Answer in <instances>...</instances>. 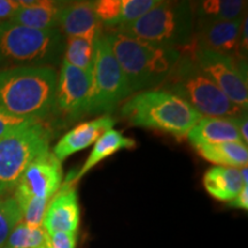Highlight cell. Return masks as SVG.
Segmentation results:
<instances>
[{"instance_id":"cell-7","label":"cell","mask_w":248,"mask_h":248,"mask_svg":"<svg viewBox=\"0 0 248 248\" xmlns=\"http://www.w3.org/2000/svg\"><path fill=\"white\" fill-rule=\"evenodd\" d=\"M51 131L35 122L0 138V197L15 190L33 160L49 151Z\"/></svg>"},{"instance_id":"cell-3","label":"cell","mask_w":248,"mask_h":248,"mask_svg":"<svg viewBox=\"0 0 248 248\" xmlns=\"http://www.w3.org/2000/svg\"><path fill=\"white\" fill-rule=\"evenodd\" d=\"M132 125L169 133L177 139L187 136L201 117L185 100L163 90L136 93L121 109Z\"/></svg>"},{"instance_id":"cell-4","label":"cell","mask_w":248,"mask_h":248,"mask_svg":"<svg viewBox=\"0 0 248 248\" xmlns=\"http://www.w3.org/2000/svg\"><path fill=\"white\" fill-rule=\"evenodd\" d=\"M66 39L59 29L36 30L9 21L0 22V70L52 67L63 58Z\"/></svg>"},{"instance_id":"cell-28","label":"cell","mask_w":248,"mask_h":248,"mask_svg":"<svg viewBox=\"0 0 248 248\" xmlns=\"http://www.w3.org/2000/svg\"><path fill=\"white\" fill-rule=\"evenodd\" d=\"M35 122H38V121L14 116L0 108V138L5 137V136L15 131V130L23 128V126Z\"/></svg>"},{"instance_id":"cell-23","label":"cell","mask_w":248,"mask_h":248,"mask_svg":"<svg viewBox=\"0 0 248 248\" xmlns=\"http://www.w3.org/2000/svg\"><path fill=\"white\" fill-rule=\"evenodd\" d=\"M47 232L43 226H30L20 222L6 241L5 248H40L46 246Z\"/></svg>"},{"instance_id":"cell-26","label":"cell","mask_w":248,"mask_h":248,"mask_svg":"<svg viewBox=\"0 0 248 248\" xmlns=\"http://www.w3.org/2000/svg\"><path fill=\"white\" fill-rule=\"evenodd\" d=\"M159 1L160 0H121L120 26L117 28L137 21L159 4Z\"/></svg>"},{"instance_id":"cell-30","label":"cell","mask_w":248,"mask_h":248,"mask_svg":"<svg viewBox=\"0 0 248 248\" xmlns=\"http://www.w3.org/2000/svg\"><path fill=\"white\" fill-rule=\"evenodd\" d=\"M21 7V1L0 0V21H8Z\"/></svg>"},{"instance_id":"cell-1","label":"cell","mask_w":248,"mask_h":248,"mask_svg":"<svg viewBox=\"0 0 248 248\" xmlns=\"http://www.w3.org/2000/svg\"><path fill=\"white\" fill-rule=\"evenodd\" d=\"M58 73L52 67L0 70V108L17 117L40 121L54 113Z\"/></svg>"},{"instance_id":"cell-33","label":"cell","mask_w":248,"mask_h":248,"mask_svg":"<svg viewBox=\"0 0 248 248\" xmlns=\"http://www.w3.org/2000/svg\"><path fill=\"white\" fill-rule=\"evenodd\" d=\"M239 172H240L241 179H243V182H244V185L247 186V183H248V178H247L248 169H247V166L246 167H243V168H240L239 169Z\"/></svg>"},{"instance_id":"cell-18","label":"cell","mask_w":248,"mask_h":248,"mask_svg":"<svg viewBox=\"0 0 248 248\" xmlns=\"http://www.w3.org/2000/svg\"><path fill=\"white\" fill-rule=\"evenodd\" d=\"M206 191L219 201L230 202L245 187L239 169L216 166L208 169L203 176Z\"/></svg>"},{"instance_id":"cell-6","label":"cell","mask_w":248,"mask_h":248,"mask_svg":"<svg viewBox=\"0 0 248 248\" xmlns=\"http://www.w3.org/2000/svg\"><path fill=\"white\" fill-rule=\"evenodd\" d=\"M160 90L182 98L201 116L237 119L246 114L214 84L187 52L182 53Z\"/></svg>"},{"instance_id":"cell-32","label":"cell","mask_w":248,"mask_h":248,"mask_svg":"<svg viewBox=\"0 0 248 248\" xmlns=\"http://www.w3.org/2000/svg\"><path fill=\"white\" fill-rule=\"evenodd\" d=\"M234 122H235V124H237L238 130H239L240 137H241V139H243V142L245 145H247V141H248L247 114H244V115H241L240 117H237V119H234Z\"/></svg>"},{"instance_id":"cell-16","label":"cell","mask_w":248,"mask_h":248,"mask_svg":"<svg viewBox=\"0 0 248 248\" xmlns=\"http://www.w3.org/2000/svg\"><path fill=\"white\" fill-rule=\"evenodd\" d=\"M186 137L194 147L222 142H243L234 119L225 117H201Z\"/></svg>"},{"instance_id":"cell-31","label":"cell","mask_w":248,"mask_h":248,"mask_svg":"<svg viewBox=\"0 0 248 248\" xmlns=\"http://www.w3.org/2000/svg\"><path fill=\"white\" fill-rule=\"evenodd\" d=\"M231 207L233 208H240V209H248V188L247 186H245L243 190L240 191V193L234 198L233 200L229 202Z\"/></svg>"},{"instance_id":"cell-17","label":"cell","mask_w":248,"mask_h":248,"mask_svg":"<svg viewBox=\"0 0 248 248\" xmlns=\"http://www.w3.org/2000/svg\"><path fill=\"white\" fill-rule=\"evenodd\" d=\"M59 30L68 37L100 32L101 24L93 11L92 1H67L61 11Z\"/></svg>"},{"instance_id":"cell-21","label":"cell","mask_w":248,"mask_h":248,"mask_svg":"<svg viewBox=\"0 0 248 248\" xmlns=\"http://www.w3.org/2000/svg\"><path fill=\"white\" fill-rule=\"evenodd\" d=\"M195 150L203 159L222 167H231V168L238 169L246 167L248 162L247 145L243 142L203 145V146H197Z\"/></svg>"},{"instance_id":"cell-15","label":"cell","mask_w":248,"mask_h":248,"mask_svg":"<svg viewBox=\"0 0 248 248\" xmlns=\"http://www.w3.org/2000/svg\"><path fill=\"white\" fill-rule=\"evenodd\" d=\"M20 1V9L9 18V22L36 30L59 29L61 11L67 1Z\"/></svg>"},{"instance_id":"cell-13","label":"cell","mask_w":248,"mask_h":248,"mask_svg":"<svg viewBox=\"0 0 248 248\" xmlns=\"http://www.w3.org/2000/svg\"><path fill=\"white\" fill-rule=\"evenodd\" d=\"M75 183V177L68 176L64 184L49 200L43 221V228L48 234L54 232L77 233L80 217Z\"/></svg>"},{"instance_id":"cell-34","label":"cell","mask_w":248,"mask_h":248,"mask_svg":"<svg viewBox=\"0 0 248 248\" xmlns=\"http://www.w3.org/2000/svg\"><path fill=\"white\" fill-rule=\"evenodd\" d=\"M40 248H47V247H46V246H44V247H40Z\"/></svg>"},{"instance_id":"cell-9","label":"cell","mask_w":248,"mask_h":248,"mask_svg":"<svg viewBox=\"0 0 248 248\" xmlns=\"http://www.w3.org/2000/svg\"><path fill=\"white\" fill-rule=\"evenodd\" d=\"M187 48V53L214 84L240 109L247 111V76L244 74L246 62H237L226 55L198 47L193 43Z\"/></svg>"},{"instance_id":"cell-19","label":"cell","mask_w":248,"mask_h":248,"mask_svg":"<svg viewBox=\"0 0 248 248\" xmlns=\"http://www.w3.org/2000/svg\"><path fill=\"white\" fill-rule=\"evenodd\" d=\"M192 4L197 20L232 22L247 16V1L243 0H203Z\"/></svg>"},{"instance_id":"cell-5","label":"cell","mask_w":248,"mask_h":248,"mask_svg":"<svg viewBox=\"0 0 248 248\" xmlns=\"http://www.w3.org/2000/svg\"><path fill=\"white\" fill-rule=\"evenodd\" d=\"M115 31L153 45L185 49L193 43L194 37L192 2L160 0L144 16Z\"/></svg>"},{"instance_id":"cell-8","label":"cell","mask_w":248,"mask_h":248,"mask_svg":"<svg viewBox=\"0 0 248 248\" xmlns=\"http://www.w3.org/2000/svg\"><path fill=\"white\" fill-rule=\"evenodd\" d=\"M129 95L128 80L114 57L109 37L101 32L95 45L92 88L85 114L109 113Z\"/></svg>"},{"instance_id":"cell-14","label":"cell","mask_w":248,"mask_h":248,"mask_svg":"<svg viewBox=\"0 0 248 248\" xmlns=\"http://www.w3.org/2000/svg\"><path fill=\"white\" fill-rule=\"evenodd\" d=\"M115 119L110 116H101L99 119L89 121L77 125L62 137L53 148L52 153L62 162L70 155L84 150L94 144L97 139L115 124Z\"/></svg>"},{"instance_id":"cell-2","label":"cell","mask_w":248,"mask_h":248,"mask_svg":"<svg viewBox=\"0 0 248 248\" xmlns=\"http://www.w3.org/2000/svg\"><path fill=\"white\" fill-rule=\"evenodd\" d=\"M107 35L131 94L161 88L182 57L178 49L150 44L119 31Z\"/></svg>"},{"instance_id":"cell-20","label":"cell","mask_w":248,"mask_h":248,"mask_svg":"<svg viewBox=\"0 0 248 248\" xmlns=\"http://www.w3.org/2000/svg\"><path fill=\"white\" fill-rule=\"evenodd\" d=\"M135 140L123 136L122 132L113 129L107 130L94 142V146H93L85 163L83 164L82 168L76 173L75 181H79L85 173H88L93 167L97 166L104 159H106V157L110 156V155H113L121 150L135 147Z\"/></svg>"},{"instance_id":"cell-25","label":"cell","mask_w":248,"mask_h":248,"mask_svg":"<svg viewBox=\"0 0 248 248\" xmlns=\"http://www.w3.org/2000/svg\"><path fill=\"white\" fill-rule=\"evenodd\" d=\"M15 198V197H14ZM22 214V221L30 226H43L49 200L39 198H15Z\"/></svg>"},{"instance_id":"cell-24","label":"cell","mask_w":248,"mask_h":248,"mask_svg":"<svg viewBox=\"0 0 248 248\" xmlns=\"http://www.w3.org/2000/svg\"><path fill=\"white\" fill-rule=\"evenodd\" d=\"M21 221L22 214L14 195L0 197V248H5L9 234Z\"/></svg>"},{"instance_id":"cell-11","label":"cell","mask_w":248,"mask_h":248,"mask_svg":"<svg viewBox=\"0 0 248 248\" xmlns=\"http://www.w3.org/2000/svg\"><path fill=\"white\" fill-rule=\"evenodd\" d=\"M62 183L61 162L51 151L30 163L14 190L15 198H39L51 200Z\"/></svg>"},{"instance_id":"cell-29","label":"cell","mask_w":248,"mask_h":248,"mask_svg":"<svg viewBox=\"0 0 248 248\" xmlns=\"http://www.w3.org/2000/svg\"><path fill=\"white\" fill-rule=\"evenodd\" d=\"M77 233L73 232H54L47 233V248H76Z\"/></svg>"},{"instance_id":"cell-22","label":"cell","mask_w":248,"mask_h":248,"mask_svg":"<svg viewBox=\"0 0 248 248\" xmlns=\"http://www.w3.org/2000/svg\"><path fill=\"white\" fill-rule=\"evenodd\" d=\"M100 32L91 33L86 36L68 37L64 45L63 59L70 66L84 71H92L94 62L95 45Z\"/></svg>"},{"instance_id":"cell-10","label":"cell","mask_w":248,"mask_h":248,"mask_svg":"<svg viewBox=\"0 0 248 248\" xmlns=\"http://www.w3.org/2000/svg\"><path fill=\"white\" fill-rule=\"evenodd\" d=\"M91 88L92 71L80 70L62 61L55 90L54 111L73 119L83 116Z\"/></svg>"},{"instance_id":"cell-12","label":"cell","mask_w":248,"mask_h":248,"mask_svg":"<svg viewBox=\"0 0 248 248\" xmlns=\"http://www.w3.org/2000/svg\"><path fill=\"white\" fill-rule=\"evenodd\" d=\"M245 18L232 22L197 20V23H194L193 44L230 57L237 62H246L240 57L239 47Z\"/></svg>"},{"instance_id":"cell-27","label":"cell","mask_w":248,"mask_h":248,"mask_svg":"<svg viewBox=\"0 0 248 248\" xmlns=\"http://www.w3.org/2000/svg\"><path fill=\"white\" fill-rule=\"evenodd\" d=\"M93 11L101 26L115 30L120 26L121 0H98L92 1Z\"/></svg>"}]
</instances>
